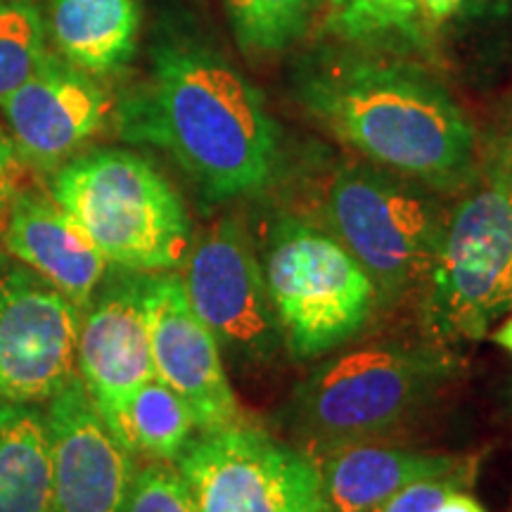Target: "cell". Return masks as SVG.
Segmentation results:
<instances>
[{
    "mask_svg": "<svg viewBox=\"0 0 512 512\" xmlns=\"http://www.w3.org/2000/svg\"><path fill=\"white\" fill-rule=\"evenodd\" d=\"M50 512H124L136 456L114 437L76 373L46 406Z\"/></svg>",
    "mask_w": 512,
    "mask_h": 512,
    "instance_id": "obj_12",
    "label": "cell"
},
{
    "mask_svg": "<svg viewBox=\"0 0 512 512\" xmlns=\"http://www.w3.org/2000/svg\"><path fill=\"white\" fill-rule=\"evenodd\" d=\"M192 430H197L195 418L181 396L152 377L128 401L119 441L133 456L178 460L190 444Z\"/></svg>",
    "mask_w": 512,
    "mask_h": 512,
    "instance_id": "obj_19",
    "label": "cell"
},
{
    "mask_svg": "<svg viewBox=\"0 0 512 512\" xmlns=\"http://www.w3.org/2000/svg\"><path fill=\"white\" fill-rule=\"evenodd\" d=\"M19 171H22V159L15 147V140L8 128L0 124V221L8 216V209L17 195Z\"/></svg>",
    "mask_w": 512,
    "mask_h": 512,
    "instance_id": "obj_26",
    "label": "cell"
},
{
    "mask_svg": "<svg viewBox=\"0 0 512 512\" xmlns=\"http://www.w3.org/2000/svg\"><path fill=\"white\" fill-rule=\"evenodd\" d=\"M425 185L380 166L342 164L325 188V228L366 268L380 302L418 290L448 211Z\"/></svg>",
    "mask_w": 512,
    "mask_h": 512,
    "instance_id": "obj_6",
    "label": "cell"
},
{
    "mask_svg": "<svg viewBox=\"0 0 512 512\" xmlns=\"http://www.w3.org/2000/svg\"><path fill=\"white\" fill-rule=\"evenodd\" d=\"M0 512H50L46 413L0 403Z\"/></svg>",
    "mask_w": 512,
    "mask_h": 512,
    "instance_id": "obj_18",
    "label": "cell"
},
{
    "mask_svg": "<svg viewBox=\"0 0 512 512\" xmlns=\"http://www.w3.org/2000/svg\"><path fill=\"white\" fill-rule=\"evenodd\" d=\"M147 320L155 377L181 396L197 430L219 432L240 425V403L221 349L192 311L181 273H152Z\"/></svg>",
    "mask_w": 512,
    "mask_h": 512,
    "instance_id": "obj_13",
    "label": "cell"
},
{
    "mask_svg": "<svg viewBox=\"0 0 512 512\" xmlns=\"http://www.w3.org/2000/svg\"><path fill=\"white\" fill-rule=\"evenodd\" d=\"M332 512H370L403 486L477 467L475 458L413 451L377 444H354L316 460Z\"/></svg>",
    "mask_w": 512,
    "mask_h": 512,
    "instance_id": "obj_16",
    "label": "cell"
},
{
    "mask_svg": "<svg viewBox=\"0 0 512 512\" xmlns=\"http://www.w3.org/2000/svg\"><path fill=\"white\" fill-rule=\"evenodd\" d=\"M81 311L27 266L0 273V403L34 406L76 375Z\"/></svg>",
    "mask_w": 512,
    "mask_h": 512,
    "instance_id": "obj_10",
    "label": "cell"
},
{
    "mask_svg": "<svg viewBox=\"0 0 512 512\" xmlns=\"http://www.w3.org/2000/svg\"><path fill=\"white\" fill-rule=\"evenodd\" d=\"M458 370L439 342L384 339L349 349L297 382L280 425L309 456L392 434L439 399Z\"/></svg>",
    "mask_w": 512,
    "mask_h": 512,
    "instance_id": "obj_3",
    "label": "cell"
},
{
    "mask_svg": "<svg viewBox=\"0 0 512 512\" xmlns=\"http://www.w3.org/2000/svg\"><path fill=\"white\" fill-rule=\"evenodd\" d=\"M313 0H226L240 46L249 53H278L302 36Z\"/></svg>",
    "mask_w": 512,
    "mask_h": 512,
    "instance_id": "obj_22",
    "label": "cell"
},
{
    "mask_svg": "<svg viewBox=\"0 0 512 512\" xmlns=\"http://www.w3.org/2000/svg\"><path fill=\"white\" fill-rule=\"evenodd\" d=\"M491 339H494L498 347L510 351V354H512V316L508 320H503L501 328H498L494 335H491Z\"/></svg>",
    "mask_w": 512,
    "mask_h": 512,
    "instance_id": "obj_29",
    "label": "cell"
},
{
    "mask_svg": "<svg viewBox=\"0 0 512 512\" xmlns=\"http://www.w3.org/2000/svg\"><path fill=\"white\" fill-rule=\"evenodd\" d=\"M491 3H496V0H465L463 8H467V10H482V8H486V5H491Z\"/></svg>",
    "mask_w": 512,
    "mask_h": 512,
    "instance_id": "obj_30",
    "label": "cell"
},
{
    "mask_svg": "<svg viewBox=\"0 0 512 512\" xmlns=\"http://www.w3.org/2000/svg\"><path fill=\"white\" fill-rule=\"evenodd\" d=\"M50 197L112 266L176 271L192 245L188 209L162 171L136 152L100 147L50 176Z\"/></svg>",
    "mask_w": 512,
    "mask_h": 512,
    "instance_id": "obj_4",
    "label": "cell"
},
{
    "mask_svg": "<svg viewBox=\"0 0 512 512\" xmlns=\"http://www.w3.org/2000/svg\"><path fill=\"white\" fill-rule=\"evenodd\" d=\"M192 311L219 344L221 356L240 370L268 368L285 347L261 271L259 254L245 226L233 216L192 238L181 266Z\"/></svg>",
    "mask_w": 512,
    "mask_h": 512,
    "instance_id": "obj_9",
    "label": "cell"
},
{
    "mask_svg": "<svg viewBox=\"0 0 512 512\" xmlns=\"http://www.w3.org/2000/svg\"><path fill=\"white\" fill-rule=\"evenodd\" d=\"M124 512H197L185 477L171 460H152L133 479Z\"/></svg>",
    "mask_w": 512,
    "mask_h": 512,
    "instance_id": "obj_23",
    "label": "cell"
},
{
    "mask_svg": "<svg viewBox=\"0 0 512 512\" xmlns=\"http://www.w3.org/2000/svg\"><path fill=\"white\" fill-rule=\"evenodd\" d=\"M110 112V95L98 79L50 50L34 74L3 102L5 128L15 140L19 159L46 174L67 164L98 136Z\"/></svg>",
    "mask_w": 512,
    "mask_h": 512,
    "instance_id": "obj_14",
    "label": "cell"
},
{
    "mask_svg": "<svg viewBox=\"0 0 512 512\" xmlns=\"http://www.w3.org/2000/svg\"><path fill=\"white\" fill-rule=\"evenodd\" d=\"M477 467H467V470L451 472L444 477L418 479V482L403 486L387 501L375 505L370 512H437L441 503L446 501L448 494L465 489L475 482Z\"/></svg>",
    "mask_w": 512,
    "mask_h": 512,
    "instance_id": "obj_25",
    "label": "cell"
},
{
    "mask_svg": "<svg viewBox=\"0 0 512 512\" xmlns=\"http://www.w3.org/2000/svg\"><path fill=\"white\" fill-rule=\"evenodd\" d=\"M178 470L197 512H332L316 460L261 427L202 432Z\"/></svg>",
    "mask_w": 512,
    "mask_h": 512,
    "instance_id": "obj_8",
    "label": "cell"
},
{
    "mask_svg": "<svg viewBox=\"0 0 512 512\" xmlns=\"http://www.w3.org/2000/svg\"><path fill=\"white\" fill-rule=\"evenodd\" d=\"M463 3L465 0H418L420 17L430 24H441L456 15Z\"/></svg>",
    "mask_w": 512,
    "mask_h": 512,
    "instance_id": "obj_27",
    "label": "cell"
},
{
    "mask_svg": "<svg viewBox=\"0 0 512 512\" xmlns=\"http://www.w3.org/2000/svg\"><path fill=\"white\" fill-rule=\"evenodd\" d=\"M261 271L285 349L313 361L351 342L380 309L373 278L328 228L278 216L266 230Z\"/></svg>",
    "mask_w": 512,
    "mask_h": 512,
    "instance_id": "obj_5",
    "label": "cell"
},
{
    "mask_svg": "<svg viewBox=\"0 0 512 512\" xmlns=\"http://www.w3.org/2000/svg\"><path fill=\"white\" fill-rule=\"evenodd\" d=\"M119 133L164 150L204 200L259 195L280 166V131L264 95L233 64L195 43H164L119 107Z\"/></svg>",
    "mask_w": 512,
    "mask_h": 512,
    "instance_id": "obj_1",
    "label": "cell"
},
{
    "mask_svg": "<svg viewBox=\"0 0 512 512\" xmlns=\"http://www.w3.org/2000/svg\"><path fill=\"white\" fill-rule=\"evenodd\" d=\"M479 171L484 183L494 185L512 202V93L479 145Z\"/></svg>",
    "mask_w": 512,
    "mask_h": 512,
    "instance_id": "obj_24",
    "label": "cell"
},
{
    "mask_svg": "<svg viewBox=\"0 0 512 512\" xmlns=\"http://www.w3.org/2000/svg\"><path fill=\"white\" fill-rule=\"evenodd\" d=\"M150 283L152 273L110 264L81 311L76 373L117 439L128 401L155 377L147 320Z\"/></svg>",
    "mask_w": 512,
    "mask_h": 512,
    "instance_id": "obj_11",
    "label": "cell"
},
{
    "mask_svg": "<svg viewBox=\"0 0 512 512\" xmlns=\"http://www.w3.org/2000/svg\"><path fill=\"white\" fill-rule=\"evenodd\" d=\"M437 512H486V510L477 498H472L470 494H465L463 489H458L446 496V501L439 505Z\"/></svg>",
    "mask_w": 512,
    "mask_h": 512,
    "instance_id": "obj_28",
    "label": "cell"
},
{
    "mask_svg": "<svg viewBox=\"0 0 512 512\" xmlns=\"http://www.w3.org/2000/svg\"><path fill=\"white\" fill-rule=\"evenodd\" d=\"M46 55V24L34 0H0V105Z\"/></svg>",
    "mask_w": 512,
    "mask_h": 512,
    "instance_id": "obj_20",
    "label": "cell"
},
{
    "mask_svg": "<svg viewBox=\"0 0 512 512\" xmlns=\"http://www.w3.org/2000/svg\"><path fill=\"white\" fill-rule=\"evenodd\" d=\"M418 0H328V27L351 43L420 36Z\"/></svg>",
    "mask_w": 512,
    "mask_h": 512,
    "instance_id": "obj_21",
    "label": "cell"
},
{
    "mask_svg": "<svg viewBox=\"0 0 512 512\" xmlns=\"http://www.w3.org/2000/svg\"><path fill=\"white\" fill-rule=\"evenodd\" d=\"M299 102L373 166L430 190L470 188L479 140L441 83L406 64L342 57L299 79Z\"/></svg>",
    "mask_w": 512,
    "mask_h": 512,
    "instance_id": "obj_2",
    "label": "cell"
},
{
    "mask_svg": "<svg viewBox=\"0 0 512 512\" xmlns=\"http://www.w3.org/2000/svg\"><path fill=\"white\" fill-rule=\"evenodd\" d=\"M5 249L48 280L79 311L86 309L110 268V261L64 214L60 204L36 190L17 192L12 200Z\"/></svg>",
    "mask_w": 512,
    "mask_h": 512,
    "instance_id": "obj_15",
    "label": "cell"
},
{
    "mask_svg": "<svg viewBox=\"0 0 512 512\" xmlns=\"http://www.w3.org/2000/svg\"><path fill=\"white\" fill-rule=\"evenodd\" d=\"M50 34L60 55L102 76L126 67L140 29L138 0H48Z\"/></svg>",
    "mask_w": 512,
    "mask_h": 512,
    "instance_id": "obj_17",
    "label": "cell"
},
{
    "mask_svg": "<svg viewBox=\"0 0 512 512\" xmlns=\"http://www.w3.org/2000/svg\"><path fill=\"white\" fill-rule=\"evenodd\" d=\"M420 290L422 323L434 342H477L512 311V202L494 185L448 209Z\"/></svg>",
    "mask_w": 512,
    "mask_h": 512,
    "instance_id": "obj_7",
    "label": "cell"
}]
</instances>
